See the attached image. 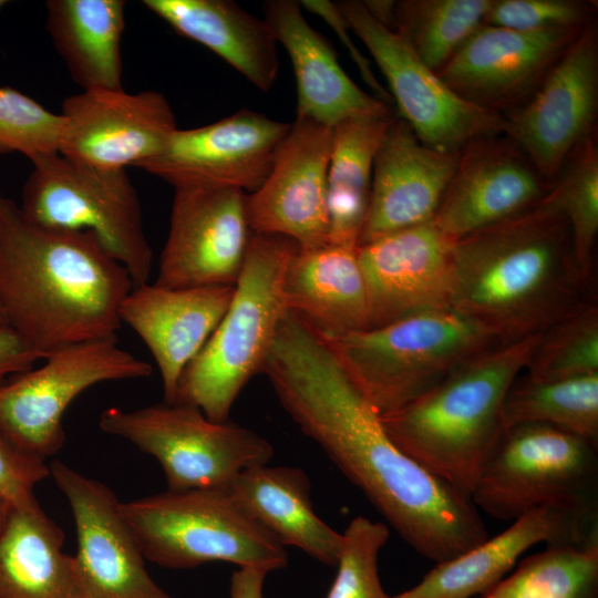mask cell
<instances>
[{
  "mask_svg": "<svg viewBox=\"0 0 598 598\" xmlns=\"http://www.w3.org/2000/svg\"><path fill=\"white\" fill-rule=\"evenodd\" d=\"M261 373L301 432L421 556L439 564L488 538L472 499L392 441L327 339L291 311Z\"/></svg>",
  "mask_w": 598,
  "mask_h": 598,
  "instance_id": "cell-1",
  "label": "cell"
},
{
  "mask_svg": "<svg viewBox=\"0 0 598 598\" xmlns=\"http://www.w3.org/2000/svg\"><path fill=\"white\" fill-rule=\"evenodd\" d=\"M133 286L92 234L33 224L0 195V311L43 359L68 344L116 337Z\"/></svg>",
  "mask_w": 598,
  "mask_h": 598,
  "instance_id": "cell-2",
  "label": "cell"
},
{
  "mask_svg": "<svg viewBox=\"0 0 598 598\" xmlns=\"http://www.w3.org/2000/svg\"><path fill=\"white\" fill-rule=\"evenodd\" d=\"M453 259L452 308L502 343L543 332L585 301L569 225L546 197L456 240Z\"/></svg>",
  "mask_w": 598,
  "mask_h": 598,
  "instance_id": "cell-3",
  "label": "cell"
},
{
  "mask_svg": "<svg viewBox=\"0 0 598 598\" xmlns=\"http://www.w3.org/2000/svg\"><path fill=\"white\" fill-rule=\"evenodd\" d=\"M540 333L482 352L411 403L380 415L386 433L403 452L471 498L503 431L505 395Z\"/></svg>",
  "mask_w": 598,
  "mask_h": 598,
  "instance_id": "cell-4",
  "label": "cell"
},
{
  "mask_svg": "<svg viewBox=\"0 0 598 598\" xmlns=\"http://www.w3.org/2000/svg\"><path fill=\"white\" fill-rule=\"evenodd\" d=\"M298 247L285 236L251 233L231 301L184 370L176 403L194 405L214 422L228 421L240 391L261 372L287 311L283 279Z\"/></svg>",
  "mask_w": 598,
  "mask_h": 598,
  "instance_id": "cell-5",
  "label": "cell"
},
{
  "mask_svg": "<svg viewBox=\"0 0 598 598\" xmlns=\"http://www.w3.org/2000/svg\"><path fill=\"white\" fill-rule=\"evenodd\" d=\"M327 341L380 415L405 406L502 343L489 329L453 308Z\"/></svg>",
  "mask_w": 598,
  "mask_h": 598,
  "instance_id": "cell-6",
  "label": "cell"
},
{
  "mask_svg": "<svg viewBox=\"0 0 598 598\" xmlns=\"http://www.w3.org/2000/svg\"><path fill=\"white\" fill-rule=\"evenodd\" d=\"M471 499L502 520L540 507L598 517V445L548 424L505 427Z\"/></svg>",
  "mask_w": 598,
  "mask_h": 598,
  "instance_id": "cell-7",
  "label": "cell"
},
{
  "mask_svg": "<svg viewBox=\"0 0 598 598\" xmlns=\"http://www.w3.org/2000/svg\"><path fill=\"white\" fill-rule=\"evenodd\" d=\"M146 560L164 568H194L212 561L270 571L288 554L247 515L226 488L169 491L120 504Z\"/></svg>",
  "mask_w": 598,
  "mask_h": 598,
  "instance_id": "cell-8",
  "label": "cell"
},
{
  "mask_svg": "<svg viewBox=\"0 0 598 598\" xmlns=\"http://www.w3.org/2000/svg\"><path fill=\"white\" fill-rule=\"evenodd\" d=\"M30 162L19 204L23 216L42 227L92 234L134 286L148 282L153 251L126 169L91 167L59 152Z\"/></svg>",
  "mask_w": 598,
  "mask_h": 598,
  "instance_id": "cell-9",
  "label": "cell"
},
{
  "mask_svg": "<svg viewBox=\"0 0 598 598\" xmlns=\"http://www.w3.org/2000/svg\"><path fill=\"white\" fill-rule=\"evenodd\" d=\"M101 430L154 456L167 489L226 488L241 471L268 464L274 447L258 433L234 422H214L185 403H156L126 411L109 408Z\"/></svg>",
  "mask_w": 598,
  "mask_h": 598,
  "instance_id": "cell-10",
  "label": "cell"
},
{
  "mask_svg": "<svg viewBox=\"0 0 598 598\" xmlns=\"http://www.w3.org/2000/svg\"><path fill=\"white\" fill-rule=\"evenodd\" d=\"M43 360L41 367L0 383V432L44 458L63 446V414L83 391L153 373V367L121 348L116 337L68 344Z\"/></svg>",
  "mask_w": 598,
  "mask_h": 598,
  "instance_id": "cell-11",
  "label": "cell"
},
{
  "mask_svg": "<svg viewBox=\"0 0 598 598\" xmlns=\"http://www.w3.org/2000/svg\"><path fill=\"white\" fill-rule=\"evenodd\" d=\"M336 4L385 78L398 115L423 144L443 153L460 154L474 138L504 134L502 115L456 94L423 63L405 38L380 23L363 1Z\"/></svg>",
  "mask_w": 598,
  "mask_h": 598,
  "instance_id": "cell-12",
  "label": "cell"
},
{
  "mask_svg": "<svg viewBox=\"0 0 598 598\" xmlns=\"http://www.w3.org/2000/svg\"><path fill=\"white\" fill-rule=\"evenodd\" d=\"M598 32L590 21L548 71L534 94L505 114L504 135L551 185L564 164L596 133Z\"/></svg>",
  "mask_w": 598,
  "mask_h": 598,
  "instance_id": "cell-13",
  "label": "cell"
},
{
  "mask_svg": "<svg viewBox=\"0 0 598 598\" xmlns=\"http://www.w3.org/2000/svg\"><path fill=\"white\" fill-rule=\"evenodd\" d=\"M49 468L74 519L76 598H172L147 573L115 494L60 461L51 462Z\"/></svg>",
  "mask_w": 598,
  "mask_h": 598,
  "instance_id": "cell-14",
  "label": "cell"
},
{
  "mask_svg": "<svg viewBox=\"0 0 598 598\" xmlns=\"http://www.w3.org/2000/svg\"><path fill=\"white\" fill-rule=\"evenodd\" d=\"M291 123L244 109L215 123L174 131L138 166L174 188L202 186L257 190L268 176Z\"/></svg>",
  "mask_w": 598,
  "mask_h": 598,
  "instance_id": "cell-15",
  "label": "cell"
},
{
  "mask_svg": "<svg viewBox=\"0 0 598 598\" xmlns=\"http://www.w3.org/2000/svg\"><path fill=\"white\" fill-rule=\"evenodd\" d=\"M174 189L155 283L166 288L235 286L251 236L247 194L221 187Z\"/></svg>",
  "mask_w": 598,
  "mask_h": 598,
  "instance_id": "cell-16",
  "label": "cell"
},
{
  "mask_svg": "<svg viewBox=\"0 0 598 598\" xmlns=\"http://www.w3.org/2000/svg\"><path fill=\"white\" fill-rule=\"evenodd\" d=\"M584 28L518 31L483 23L436 73L465 101L504 116L534 94Z\"/></svg>",
  "mask_w": 598,
  "mask_h": 598,
  "instance_id": "cell-17",
  "label": "cell"
},
{
  "mask_svg": "<svg viewBox=\"0 0 598 598\" xmlns=\"http://www.w3.org/2000/svg\"><path fill=\"white\" fill-rule=\"evenodd\" d=\"M60 114L59 153L100 169L138 167L178 128L171 104L157 91L82 90L63 100Z\"/></svg>",
  "mask_w": 598,
  "mask_h": 598,
  "instance_id": "cell-18",
  "label": "cell"
},
{
  "mask_svg": "<svg viewBox=\"0 0 598 598\" xmlns=\"http://www.w3.org/2000/svg\"><path fill=\"white\" fill-rule=\"evenodd\" d=\"M455 241L430 220L358 246L369 328L452 309Z\"/></svg>",
  "mask_w": 598,
  "mask_h": 598,
  "instance_id": "cell-19",
  "label": "cell"
},
{
  "mask_svg": "<svg viewBox=\"0 0 598 598\" xmlns=\"http://www.w3.org/2000/svg\"><path fill=\"white\" fill-rule=\"evenodd\" d=\"M333 127L298 117L260 187L246 197L251 233L279 235L300 248L327 244V173Z\"/></svg>",
  "mask_w": 598,
  "mask_h": 598,
  "instance_id": "cell-20",
  "label": "cell"
},
{
  "mask_svg": "<svg viewBox=\"0 0 598 598\" xmlns=\"http://www.w3.org/2000/svg\"><path fill=\"white\" fill-rule=\"evenodd\" d=\"M550 187L507 136H481L460 152L432 220L444 234L458 240L534 207Z\"/></svg>",
  "mask_w": 598,
  "mask_h": 598,
  "instance_id": "cell-21",
  "label": "cell"
},
{
  "mask_svg": "<svg viewBox=\"0 0 598 598\" xmlns=\"http://www.w3.org/2000/svg\"><path fill=\"white\" fill-rule=\"evenodd\" d=\"M458 154L423 144L399 115L375 154L368 215L358 246L433 219Z\"/></svg>",
  "mask_w": 598,
  "mask_h": 598,
  "instance_id": "cell-22",
  "label": "cell"
},
{
  "mask_svg": "<svg viewBox=\"0 0 598 598\" xmlns=\"http://www.w3.org/2000/svg\"><path fill=\"white\" fill-rule=\"evenodd\" d=\"M590 547L598 545V517L540 507L516 518L497 536L461 555L435 564L414 587L393 598H475L513 568L534 545Z\"/></svg>",
  "mask_w": 598,
  "mask_h": 598,
  "instance_id": "cell-23",
  "label": "cell"
},
{
  "mask_svg": "<svg viewBox=\"0 0 598 598\" xmlns=\"http://www.w3.org/2000/svg\"><path fill=\"white\" fill-rule=\"evenodd\" d=\"M235 286L166 288L133 286L120 307L148 348L161 373L164 402L174 403L179 379L224 317Z\"/></svg>",
  "mask_w": 598,
  "mask_h": 598,
  "instance_id": "cell-24",
  "label": "cell"
},
{
  "mask_svg": "<svg viewBox=\"0 0 598 598\" xmlns=\"http://www.w3.org/2000/svg\"><path fill=\"white\" fill-rule=\"evenodd\" d=\"M299 1L265 2L264 20L291 61L297 116L334 127L364 115L391 114L386 104L360 89L343 71L328 40L305 19Z\"/></svg>",
  "mask_w": 598,
  "mask_h": 598,
  "instance_id": "cell-25",
  "label": "cell"
},
{
  "mask_svg": "<svg viewBox=\"0 0 598 598\" xmlns=\"http://www.w3.org/2000/svg\"><path fill=\"white\" fill-rule=\"evenodd\" d=\"M287 310L326 339L369 329L370 309L358 247L300 248L283 279Z\"/></svg>",
  "mask_w": 598,
  "mask_h": 598,
  "instance_id": "cell-26",
  "label": "cell"
},
{
  "mask_svg": "<svg viewBox=\"0 0 598 598\" xmlns=\"http://www.w3.org/2000/svg\"><path fill=\"white\" fill-rule=\"evenodd\" d=\"M241 509L281 545L336 566L342 534L315 512L310 482L298 467L256 465L241 471L226 487Z\"/></svg>",
  "mask_w": 598,
  "mask_h": 598,
  "instance_id": "cell-27",
  "label": "cell"
},
{
  "mask_svg": "<svg viewBox=\"0 0 598 598\" xmlns=\"http://www.w3.org/2000/svg\"><path fill=\"white\" fill-rule=\"evenodd\" d=\"M178 34L215 52L260 91L278 71V42L269 25L230 0H143Z\"/></svg>",
  "mask_w": 598,
  "mask_h": 598,
  "instance_id": "cell-28",
  "label": "cell"
},
{
  "mask_svg": "<svg viewBox=\"0 0 598 598\" xmlns=\"http://www.w3.org/2000/svg\"><path fill=\"white\" fill-rule=\"evenodd\" d=\"M64 535L38 501L0 517V598H76Z\"/></svg>",
  "mask_w": 598,
  "mask_h": 598,
  "instance_id": "cell-29",
  "label": "cell"
},
{
  "mask_svg": "<svg viewBox=\"0 0 598 598\" xmlns=\"http://www.w3.org/2000/svg\"><path fill=\"white\" fill-rule=\"evenodd\" d=\"M45 25L72 80L86 90L123 89V0H49Z\"/></svg>",
  "mask_w": 598,
  "mask_h": 598,
  "instance_id": "cell-30",
  "label": "cell"
},
{
  "mask_svg": "<svg viewBox=\"0 0 598 598\" xmlns=\"http://www.w3.org/2000/svg\"><path fill=\"white\" fill-rule=\"evenodd\" d=\"M393 116H357L333 127L327 173L328 244L358 247L375 154Z\"/></svg>",
  "mask_w": 598,
  "mask_h": 598,
  "instance_id": "cell-31",
  "label": "cell"
},
{
  "mask_svg": "<svg viewBox=\"0 0 598 598\" xmlns=\"http://www.w3.org/2000/svg\"><path fill=\"white\" fill-rule=\"evenodd\" d=\"M548 424L598 445V373L558 381L518 375L502 406L505 427Z\"/></svg>",
  "mask_w": 598,
  "mask_h": 598,
  "instance_id": "cell-32",
  "label": "cell"
},
{
  "mask_svg": "<svg viewBox=\"0 0 598 598\" xmlns=\"http://www.w3.org/2000/svg\"><path fill=\"white\" fill-rule=\"evenodd\" d=\"M475 598H598V545L546 546Z\"/></svg>",
  "mask_w": 598,
  "mask_h": 598,
  "instance_id": "cell-33",
  "label": "cell"
},
{
  "mask_svg": "<svg viewBox=\"0 0 598 598\" xmlns=\"http://www.w3.org/2000/svg\"><path fill=\"white\" fill-rule=\"evenodd\" d=\"M491 0L394 1L395 30L437 72L484 23Z\"/></svg>",
  "mask_w": 598,
  "mask_h": 598,
  "instance_id": "cell-34",
  "label": "cell"
},
{
  "mask_svg": "<svg viewBox=\"0 0 598 598\" xmlns=\"http://www.w3.org/2000/svg\"><path fill=\"white\" fill-rule=\"evenodd\" d=\"M546 199L566 218L573 248L588 279L598 233V144L594 133L570 154Z\"/></svg>",
  "mask_w": 598,
  "mask_h": 598,
  "instance_id": "cell-35",
  "label": "cell"
},
{
  "mask_svg": "<svg viewBox=\"0 0 598 598\" xmlns=\"http://www.w3.org/2000/svg\"><path fill=\"white\" fill-rule=\"evenodd\" d=\"M524 371L537 381L598 373L597 306L585 300L545 329Z\"/></svg>",
  "mask_w": 598,
  "mask_h": 598,
  "instance_id": "cell-36",
  "label": "cell"
},
{
  "mask_svg": "<svg viewBox=\"0 0 598 598\" xmlns=\"http://www.w3.org/2000/svg\"><path fill=\"white\" fill-rule=\"evenodd\" d=\"M389 535L385 523L353 518L342 534L337 576L326 598H393L383 590L378 571Z\"/></svg>",
  "mask_w": 598,
  "mask_h": 598,
  "instance_id": "cell-37",
  "label": "cell"
},
{
  "mask_svg": "<svg viewBox=\"0 0 598 598\" xmlns=\"http://www.w3.org/2000/svg\"><path fill=\"white\" fill-rule=\"evenodd\" d=\"M64 120L24 93L0 86V154L20 153L30 161L58 153Z\"/></svg>",
  "mask_w": 598,
  "mask_h": 598,
  "instance_id": "cell-38",
  "label": "cell"
},
{
  "mask_svg": "<svg viewBox=\"0 0 598 598\" xmlns=\"http://www.w3.org/2000/svg\"><path fill=\"white\" fill-rule=\"evenodd\" d=\"M597 4L584 0H491L484 23L518 31L580 29Z\"/></svg>",
  "mask_w": 598,
  "mask_h": 598,
  "instance_id": "cell-39",
  "label": "cell"
},
{
  "mask_svg": "<svg viewBox=\"0 0 598 598\" xmlns=\"http://www.w3.org/2000/svg\"><path fill=\"white\" fill-rule=\"evenodd\" d=\"M50 475L45 458L34 454L0 432V497L10 506L37 501L34 486Z\"/></svg>",
  "mask_w": 598,
  "mask_h": 598,
  "instance_id": "cell-40",
  "label": "cell"
},
{
  "mask_svg": "<svg viewBox=\"0 0 598 598\" xmlns=\"http://www.w3.org/2000/svg\"><path fill=\"white\" fill-rule=\"evenodd\" d=\"M299 2L301 8H305L306 10H309L311 13L321 18L336 32L341 43L347 48L348 53L362 76V80L372 91V95L386 104H391L392 97L389 91H386L379 82L371 69L369 60L354 44L350 34L351 30L346 19L339 11L336 2H331L329 0H302Z\"/></svg>",
  "mask_w": 598,
  "mask_h": 598,
  "instance_id": "cell-41",
  "label": "cell"
},
{
  "mask_svg": "<svg viewBox=\"0 0 598 598\" xmlns=\"http://www.w3.org/2000/svg\"><path fill=\"white\" fill-rule=\"evenodd\" d=\"M43 357L30 348L11 328L0 327V383L33 368Z\"/></svg>",
  "mask_w": 598,
  "mask_h": 598,
  "instance_id": "cell-42",
  "label": "cell"
},
{
  "mask_svg": "<svg viewBox=\"0 0 598 598\" xmlns=\"http://www.w3.org/2000/svg\"><path fill=\"white\" fill-rule=\"evenodd\" d=\"M269 573L261 566L239 567L230 577V598H266L264 582Z\"/></svg>",
  "mask_w": 598,
  "mask_h": 598,
  "instance_id": "cell-43",
  "label": "cell"
},
{
  "mask_svg": "<svg viewBox=\"0 0 598 598\" xmlns=\"http://www.w3.org/2000/svg\"><path fill=\"white\" fill-rule=\"evenodd\" d=\"M4 507H6V503H4L3 499L0 497V517H1L2 513H3Z\"/></svg>",
  "mask_w": 598,
  "mask_h": 598,
  "instance_id": "cell-44",
  "label": "cell"
},
{
  "mask_svg": "<svg viewBox=\"0 0 598 598\" xmlns=\"http://www.w3.org/2000/svg\"><path fill=\"white\" fill-rule=\"evenodd\" d=\"M2 326H6V324H4V320H3V317H2L1 311H0V327H2Z\"/></svg>",
  "mask_w": 598,
  "mask_h": 598,
  "instance_id": "cell-45",
  "label": "cell"
},
{
  "mask_svg": "<svg viewBox=\"0 0 598 598\" xmlns=\"http://www.w3.org/2000/svg\"><path fill=\"white\" fill-rule=\"evenodd\" d=\"M7 3H8V1H6V0H0V9H1L3 6H6Z\"/></svg>",
  "mask_w": 598,
  "mask_h": 598,
  "instance_id": "cell-46",
  "label": "cell"
},
{
  "mask_svg": "<svg viewBox=\"0 0 598 598\" xmlns=\"http://www.w3.org/2000/svg\"><path fill=\"white\" fill-rule=\"evenodd\" d=\"M72 598H75V597H72Z\"/></svg>",
  "mask_w": 598,
  "mask_h": 598,
  "instance_id": "cell-47",
  "label": "cell"
}]
</instances>
